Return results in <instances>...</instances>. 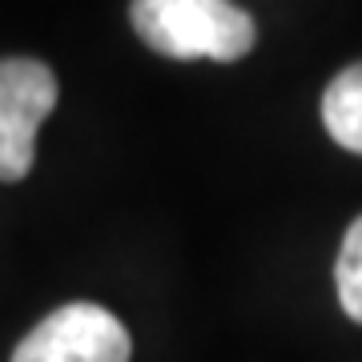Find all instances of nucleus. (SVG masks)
Returning <instances> with one entry per match:
<instances>
[{
	"label": "nucleus",
	"mask_w": 362,
	"mask_h": 362,
	"mask_svg": "<svg viewBox=\"0 0 362 362\" xmlns=\"http://www.w3.org/2000/svg\"><path fill=\"white\" fill-rule=\"evenodd\" d=\"M137 37L173 61H238L254 49L258 25L233 0H133Z\"/></svg>",
	"instance_id": "obj_1"
},
{
	"label": "nucleus",
	"mask_w": 362,
	"mask_h": 362,
	"mask_svg": "<svg viewBox=\"0 0 362 362\" xmlns=\"http://www.w3.org/2000/svg\"><path fill=\"white\" fill-rule=\"evenodd\" d=\"M133 338L113 310L69 302L37 322L13 350V362H129Z\"/></svg>",
	"instance_id": "obj_2"
},
{
	"label": "nucleus",
	"mask_w": 362,
	"mask_h": 362,
	"mask_svg": "<svg viewBox=\"0 0 362 362\" xmlns=\"http://www.w3.org/2000/svg\"><path fill=\"white\" fill-rule=\"evenodd\" d=\"M57 105V77L45 61H0V181H21L37 157V129Z\"/></svg>",
	"instance_id": "obj_3"
},
{
	"label": "nucleus",
	"mask_w": 362,
	"mask_h": 362,
	"mask_svg": "<svg viewBox=\"0 0 362 362\" xmlns=\"http://www.w3.org/2000/svg\"><path fill=\"white\" fill-rule=\"evenodd\" d=\"M322 125L342 149L362 157V61L346 65L322 93Z\"/></svg>",
	"instance_id": "obj_4"
},
{
	"label": "nucleus",
	"mask_w": 362,
	"mask_h": 362,
	"mask_svg": "<svg viewBox=\"0 0 362 362\" xmlns=\"http://www.w3.org/2000/svg\"><path fill=\"white\" fill-rule=\"evenodd\" d=\"M334 282L346 318L362 326V218L350 221L346 238H342V250H338L334 262Z\"/></svg>",
	"instance_id": "obj_5"
}]
</instances>
